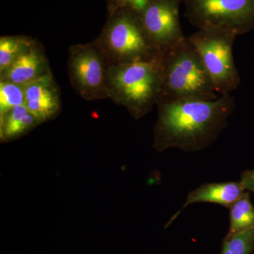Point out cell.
<instances>
[{"label": "cell", "instance_id": "obj_16", "mask_svg": "<svg viewBox=\"0 0 254 254\" xmlns=\"http://www.w3.org/2000/svg\"><path fill=\"white\" fill-rule=\"evenodd\" d=\"M25 104L23 86L12 82H0V118L15 107Z\"/></svg>", "mask_w": 254, "mask_h": 254}, {"label": "cell", "instance_id": "obj_4", "mask_svg": "<svg viewBox=\"0 0 254 254\" xmlns=\"http://www.w3.org/2000/svg\"><path fill=\"white\" fill-rule=\"evenodd\" d=\"M95 43L109 65L145 61L161 54L150 41L139 14L132 9H120Z\"/></svg>", "mask_w": 254, "mask_h": 254}, {"label": "cell", "instance_id": "obj_17", "mask_svg": "<svg viewBox=\"0 0 254 254\" xmlns=\"http://www.w3.org/2000/svg\"><path fill=\"white\" fill-rule=\"evenodd\" d=\"M149 0H115V6L119 9H132L141 12Z\"/></svg>", "mask_w": 254, "mask_h": 254}, {"label": "cell", "instance_id": "obj_5", "mask_svg": "<svg viewBox=\"0 0 254 254\" xmlns=\"http://www.w3.org/2000/svg\"><path fill=\"white\" fill-rule=\"evenodd\" d=\"M237 35L219 28L198 29L187 41L201 60L219 95L230 94L240 85L241 78L233 56Z\"/></svg>", "mask_w": 254, "mask_h": 254}, {"label": "cell", "instance_id": "obj_9", "mask_svg": "<svg viewBox=\"0 0 254 254\" xmlns=\"http://www.w3.org/2000/svg\"><path fill=\"white\" fill-rule=\"evenodd\" d=\"M25 105L39 123L48 121L59 113V91L51 72L23 86Z\"/></svg>", "mask_w": 254, "mask_h": 254}, {"label": "cell", "instance_id": "obj_6", "mask_svg": "<svg viewBox=\"0 0 254 254\" xmlns=\"http://www.w3.org/2000/svg\"><path fill=\"white\" fill-rule=\"evenodd\" d=\"M185 16L197 29L219 28L237 36L254 31V0H185Z\"/></svg>", "mask_w": 254, "mask_h": 254}, {"label": "cell", "instance_id": "obj_13", "mask_svg": "<svg viewBox=\"0 0 254 254\" xmlns=\"http://www.w3.org/2000/svg\"><path fill=\"white\" fill-rule=\"evenodd\" d=\"M230 227L227 236L254 227V206L250 194L245 192L230 208Z\"/></svg>", "mask_w": 254, "mask_h": 254}, {"label": "cell", "instance_id": "obj_2", "mask_svg": "<svg viewBox=\"0 0 254 254\" xmlns=\"http://www.w3.org/2000/svg\"><path fill=\"white\" fill-rule=\"evenodd\" d=\"M162 85V53L145 61L109 65L107 71L109 98L135 119L143 118L157 105Z\"/></svg>", "mask_w": 254, "mask_h": 254}, {"label": "cell", "instance_id": "obj_15", "mask_svg": "<svg viewBox=\"0 0 254 254\" xmlns=\"http://www.w3.org/2000/svg\"><path fill=\"white\" fill-rule=\"evenodd\" d=\"M254 252V227L225 236L220 254H252Z\"/></svg>", "mask_w": 254, "mask_h": 254}, {"label": "cell", "instance_id": "obj_7", "mask_svg": "<svg viewBox=\"0 0 254 254\" xmlns=\"http://www.w3.org/2000/svg\"><path fill=\"white\" fill-rule=\"evenodd\" d=\"M109 64L96 43L75 45L68 50V69L70 81L83 99L109 98L107 71Z\"/></svg>", "mask_w": 254, "mask_h": 254}, {"label": "cell", "instance_id": "obj_12", "mask_svg": "<svg viewBox=\"0 0 254 254\" xmlns=\"http://www.w3.org/2000/svg\"><path fill=\"white\" fill-rule=\"evenodd\" d=\"M39 122L28 112L26 105L15 107L0 118V137L2 141L14 139L31 130Z\"/></svg>", "mask_w": 254, "mask_h": 254}, {"label": "cell", "instance_id": "obj_11", "mask_svg": "<svg viewBox=\"0 0 254 254\" xmlns=\"http://www.w3.org/2000/svg\"><path fill=\"white\" fill-rule=\"evenodd\" d=\"M50 72L49 64L43 48L35 42L1 73V81L24 86Z\"/></svg>", "mask_w": 254, "mask_h": 254}, {"label": "cell", "instance_id": "obj_1", "mask_svg": "<svg viewBox=\"0 0 254 254\" xmlns=\"http://www.w3.org/2000/svg\"><path fill=\"white\" fill-rule=\"evenodd\" d=\"M157 107L153 148L158 152L177 148L189 153L204 149L216 141L236 104L235 98L226 94L214 100L162 102Z\"/></svg>", "mask_w": 254, "mask_h": 254}, {"label": "cell", "instance_id": "obj_8", "mask_svg": "<svg viewBox=\"0 0 254 254\" xmlns=\"http://www.w3.org/2000/svg\"><path fill=\"white\" fill-rule=\"evenodd\" d=\"M185 0H149L138 13L150 41L160 53L187 41L182 29L180 9Z\"/></svg>", "mask_w": 254, "mask_h": 254}, {"label": "cell", "instance_id": "obj_18", "mask_svg": "<svg viewBox=\"0 0 254 254\" xmlns=\"http://www.w3.org/2000/svg\"><path fill=\"white\" fill-rule=\"evenodd\" d=\"M241 183L246 190L254 193V170H248L241 175Z\"/></svg>", "mask_w": 254, "mask_h": 254}, {"label": "cell", "instance_id": "obj_10", "mask_svg": "<svg viewBox=\"0 0 254 254\" xmlns=\"http://www.w3.org/2000/svg\"><path fill=\"white\" fill-rule=\"evenodd\" d=\"M247 191L240 182L205 183L189 193L181 209L173 215L165 227H168L189 205L193 203H215L230 208Z\"/></svg>", "mask_w": 254, "mask_h": 254}, {"label": "cell", "instance_id": "obj_3", "mask_svg": "<svg viewBox=\"0 0 254 254\" xmlns=\"http://www.w3.org/2000/svg\"><path fill=\"white\" fill-rule=\"evenodd\" d=\"M162 60L163 85L158 103L214 100L220 97L201 60L188 41L162 53Z\"/></svg>", "mask_w": 254, "mask_h": 254}, {"label": "cell", "instance_id": "obj_14", "mask_svg": "<svg viewBox=\"0 0 254 254\" xmlns=\"http://www.w3.org/2000/svg\"><path fill=\"white\" fill-rule=\"evenodd\" d=\"M24 36H4L0 38V73L12 64L25 50L35 43Z\"/></svg>", "mask_w": 254, "mask_h": 254}]
</instances>
